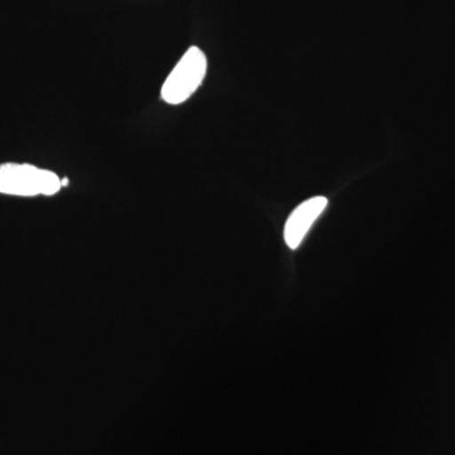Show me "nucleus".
Here are the masks:
<instances>
[{
    "label": "nucleus",
    "instance_id": "nucleus-3",
    "mask_svg": "<svg viewBox=\"0 0 455 455\" xmlns=\"http://www.w3.org/2000/svg\"><path fill=\"white\" fill-rule=\"evenodd\" d=\"M326 205H328L326 197L314 196L307 202L301 203L291 212L283 230L284 241L289 248L291 250L299 248L310 228L325 211Z\"/></svg>",
    "mask_w": 455,
    "mask_h": 455
},
{
    "label": "nucleus",
    "instance_id": "nucleus-4",
    "mask_svg": "<svg viewBox=\"0 0 455 455\" xmlns=\"http://www.w3.org/2000/svg\"><path fill=\"white\" fill-rule=\"evenodd\" d=\"M61 184H62V187H68V179H62L61 180Z\"/></svg>",
    "mask_w": 455,
    "mask_h": 455
},
{
    "label": "nucleus",
    "instance_id": "nucleus-1",
    "mask_svg": "<svg viewBox=\"0 0 455 455\" xmlns=\"http://www.w3.org/2000/svg\"><path fill=\"white\" fill-rule=\"evenodd\" d=\"M61 179L50 170L27 164H0V194L32 197L55 196L61 190Z\"/></svg>",
    "mask_w": 455,
    "mask_h": 455
},
{
    "label": "nucleus",
    "instance_id": "nucleus-2",
    "mask_svg": "<svg viewBox=\"0 0 455 455\" xmlns=\"http://www.w3.org/2000/svg\"><path fill=\"white\" fill-rule=\"evenodd\" d=\"M208 70L205 53L199 47H190L173 68L161 89L164 103L179 106L196 94Z\"/></svg>",
    "mask_w": 455,
    "mask_h": 455
}]
</instances>
